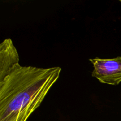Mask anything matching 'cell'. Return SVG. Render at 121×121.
Returning <instances> with one entry per match:
<instances>
[{
	"mask_svg": "<svg viewBox=\"0 0 121 121\" xmlns=\"http://www.w3.org/2000/svg\"><path fill=\"white\" fill-rule=\"evenodd\" d=\"M60 67L18 66L0 82V121H27L60 76Z\"/></svg>",
	"mask_w": 121,
	"mask_h": 121,
	"instance_id": "6da1fadb",
	"label": "cell"
},
{
	"mask_svg": "<svg viewBox=\"0 0 121 121\" xmlns=\"http://www.w3.org/2000/svg\"><path fill=\"white\" fill-rule=\"evenodd\" d=\"M94 70L92 76L102 83L117 86L121 82V57L104 59H89Z\"/></svg>",
	"mask_w": 121,
	"mask_h": 121,
	"instance_id": "7a4b0ae2",
	"label": "cell"
},
{
	"mask_svg": "<svg viewBox=\"0 0 121 121\" xmlns=\"http://www.w3.org/2000/svg\"><path fill=\"white\" fill-rule=\"evenodd\" d=\"M20 58L16 48L10 39H6L0 44V82L20 65Z\"/></svg>",
	"mask_w": 121,
	"mask_h": 121,
	"instance_id": "3957f363",
	"label": "cell"
},
{
	"mask_svg": "<svg viewBox=\"0 0 121 121\" xmlns=\"http://www.w3.org/2000/svg\"></svg>",
	"mask_w": 121,
	"mask_h": 121,
	"instance_id": "277c9868",
	"label": "cell"
}]
</instances>
